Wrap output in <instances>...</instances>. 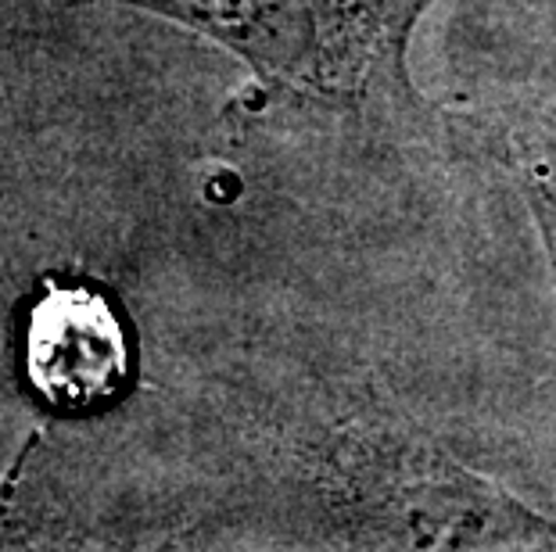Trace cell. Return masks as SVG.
<instances>
[{
  "instance_id": "6da1fadb",
  "label": "cell",
  "mask_w": 556,
  "mask_h": 552,
  "mask_svg": "<svg viewBox=\"0 0 556 552\" xmlns=\"http://www.w3.org/2000/svg\"><path fill=\"white\" fill-rule=\"evenodd\" d=\"M244 416L280 545L556 552L553 516L470 463L345 337H294Z\"/></svg>"
},
{
  "instance_id": "7a4b0ae2",
  "label": "cell",
  "mask_w": 556,
  "mask_h": 552,
  "mask_svg": "<svg viewBox=\"0 0 556 552\" xmlns=\"http://www.w3.org/2000/svg\"><path fill=\"white\" fill-rule=\"evenodd\" d=\"M93 4V0H58ZM219 43L299 119H345L409 147L448 140L409 76L420 18L442 0H109Z\"/></svg>"
},
{
  "instance_id": "3957f363",
  "label": "cell",
  "mask_w": 556,
  "mask_h": 552,
  "mask_svg": "<svg viewBox=\"0 0 556 552\" xmlns=\"http://www.w3.org/2000/svg\"><path fill=\"white\" fill-rule=\"evenodd\" d=\"M448 133L510 191L546 298L528 295L500 395L459 441L484 474L556 521V108L517 98H464Z\"/></svg>"
},
{
  "instance_id": "277c9868",
  "label": "cell",
  "mask_w": 556,
  "mask_h": 552,
  "mask_svg": "<svg viewBox=\"0 0 556 552\" xmlns=\"http://www.w3.org/2000/svg\"><path fill=\"white\" fill-rule=\"evenodd\" d=\"M134 377L119 309L101 287L47 280L22 320V384L58 420L112 409Z\"/></svg>"
},
{
  "instance_id": "5b68a950",
  "label": "cell",
  "mask_w": 556,
  "mask_h": 552,
  "mask_svg": "<svg viewBox=\"0 0 556 552\" xmlns=\"http://www.w3.org/2000/svg\"><path fill=\"white\" fill-rule=\"evenodd\" d=\"M464 98H517L556 108V0H459Z\"/></svg>"
},
{
  "instance_id": "8992f818",
  "label": "cell",
  "mask_w": 556,
  "mask_h": 552,
  "mask_svg": "<svg viewBox=\"0 0 556 552\" xmlns=\"http://www.w3.org/2000/svg\"><path fill=\"white\" fill-rule=\"evenodd\" d=\"M4 413H0V449H4ZM0 485H4V463H0ZM0 513H4V510H0Z\"/></svg>"
}]
</instances>
